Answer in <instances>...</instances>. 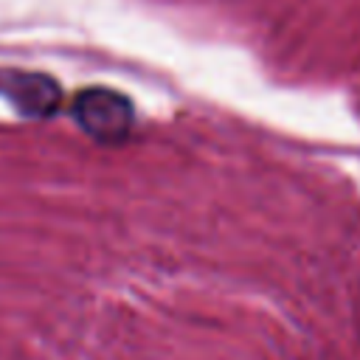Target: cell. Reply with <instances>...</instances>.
<instances>
[{"instance_id":"obj_1","label":"cell","mask_w":360,"mask_h":360,"mask_svg":"<svg viewBox=\"0 0 360 360\" xmlns=\"http://www.w3.org/2000/svg\"><path fill=\"white\" fill-rule=\"evenodd\" d=\"M73 121L98 143H124L135 127L132 101L110 87H84L70 101Z\"/></svg>"},{"instance_id":"obj_2","label":"cell","mask_w":360,"mask_h":360,"mask_svg":"<svg viewBox=\"0 0 360 360\" xmlns=\"http://www.w3.org/2000/svg\"><path fill=\"white\" fill-rule=\"evenodd\" d=\"M0 93L28 118H48L62 107V87L48 73L37 70H0Z\"/></svg>"}]
</instances>
